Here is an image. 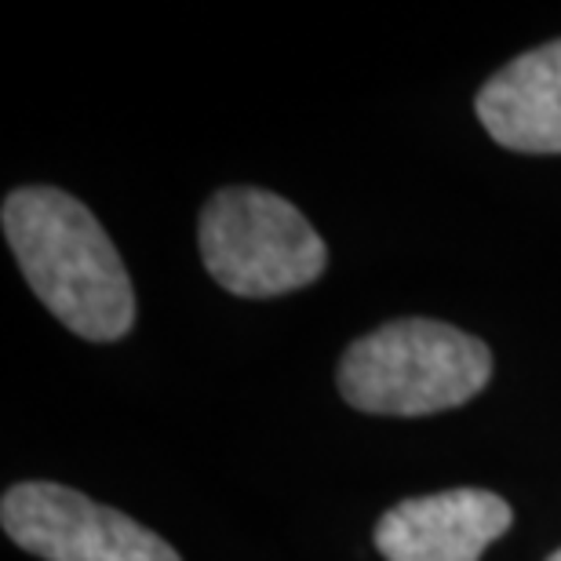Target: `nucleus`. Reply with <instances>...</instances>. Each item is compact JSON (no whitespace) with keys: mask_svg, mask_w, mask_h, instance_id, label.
Wrapping results in <instances>:
<instances>
[{"mask_svg":"<svg viewBox=\"0 0 561 561\" xmlns=\"http://www.w3.org/2000/svg\"><path fill=\"white\" fill-rule=\"evenodd\" d=\"M4 238L37 299L73 335L114 343L136 324V291L114 241L81 201L51 186L4 201Z\"/></svg>","mask_w":561,"mask_h":561,"instance_id":"f257e3e1","label":"nucleus"},{"mask_svg":"<svg viewBox=\"0 0 561 561\" xmlns=\"http://www.w3.org/2000/svg\"><path fill=\"white\" fill-rule=\"evenodd\" d=\"M511 525V503L496 492L448 489L390 507L376 547L387 561H478Z\"/></svg>","mask_w":561,"mask_h":561,"instance_id":"39448f33","label":"nucleus"},{"mask_svg":"<svg viewBox=\"0 0 561 561\" xmlns=\"http://www.w3.org/2000/svg\"><path fill=\"white\" fill-rule=\"evenodd\" d=\"M492 139L522 153H561V41L525 51L478 92Z\"/></svg>","mask_w":561,"mask_h":561,"instance_id":"423d86ee","label":"nucleus"},{"mask_svg":"<svg viewBox=\"0 0 561 561\" xmlns=\"http://www.w3.org/2000/svg\"><path fill=\"white\" fill-rule=\"evenodd\" d=\"M547 561H561V551H558V554H551V558H547Z\"/></svg>","mask_w":561,"mask_h":561,"instance_id":"0eeeda50","label":"nucleus"},{"mask_svg":"<svg viewBox=\"0 0 561 561\" xmlns=\"http://www.w3.org/2000/svg\"><path fill=\"white\" fill-rule=\"evenodd\" d=\"M201 260L219 288L244 299L280 296L321 277L329 252L291 201L266 190H219L201 211Z\"/></svg>","mask_w":561,"mask_h":561,"instance_id":"7ed1b4c3","label":"nucleus"},{"mask_svg":"<svg viewBox=\"0 0 561 561\" xmlns=\"http://www.w3.org/2000/svg\"><path fill=\"white\" fill-rule=\"evenodd\" d=\"M0 522L15 547L44 561H183L128 514L51 481L8 489Z\"/></svg>","mask_w":561,"mask_h":561,"instance_id":"20e7f679","label":"nucleus"},{"mask_svg":"<svg viewBox=\"0 0 561 561\" xmlns=\"http://www.w3.org/2000/svg\"><path fill=\"white\" fill-rule=\"evenodd\" d=\"M492 376L489 346L442 321L409 318L362 335L340 362V390L376 416H431L467 405Z\"/></svg>","mask_w":561,"mask_h":561,"instance_id":"f03ea898","label":"nucleus"}]
</instances>
